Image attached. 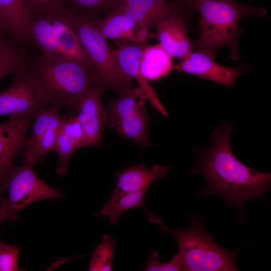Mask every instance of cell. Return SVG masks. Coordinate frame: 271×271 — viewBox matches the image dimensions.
I'll use <instances>...</instances> for the list:
<instances>
[{
  "mask_svg": "<svg viewBox=\"0 0 271 271\" xmlns=\"http://www.w3.org/2000/svg\"><path fill=\"white\" fill-rule=\"evenodd\" d=\"M192 224L179 230L165 226L162 220L150 212L147 217L149 222L158 225L162 233L171 234L177 241L178 254L184 270L234 271L238 270L236 258L240 249L229 250L221 247L205 227L203 218L187 214Z\"/></svg>",
  "mask_w": 271,
  "mask_h": 271,
  "instance_id": "cell-3",
  "label": "cell"
},
{
  "mask_svg": "<svg viewBox=\"0 0 271 271\" xmlns=\"http://www.w3.org/2000/svg\"><path fill=\"white\" fill-rule=\"evenodd\" d=\"M20 249L0 240V271H18Z\"/></svg>",
  "mask_w": 271,
  "mask_h": 271,
  "instance_id": "cell-27",
  "label": "cell"
},
{
  "mask_svg": "<svg viewBox=\"0 0 271 271\" xmlns=\"http://www.w3.org/2000/svg\"><path fill=\"white\" fill-rule=\"evenodd\" d=\"M148 189L120 194H112L101 209L94 214L96 217L107 216L110 225L116 224L120 216L125 211L135 208L143 209L145 214L149 210L144 204Z\"/></svg>",
  "mask_w": 271,
  "mask_h": 271,
  "instance_id": "cell-21",
  "label": "cell"
},
{
  "mask_svg": "<svg viewBox=\"0 0 271 271\" xmlns=\"http://www.w3.org/2000/svg\"><path fill=\"white\" fill-rule=\"evenodd\" d=\"M176 71L189 73L232 87L240 72L237 68L218 64L212 54L201 50L192 52L174 65Z\"/></svg>",
  "mask_w": 271,
  "mask_h": 271,
  "instance_id": "cell-13",
  "label": "cell"
},
{
  "mask_svg": "<svg viewBox=\"0 0 271 271\" xmlns=\"http://www.w3.org/2000/svg\"><path fill=\"white\" fill-rule=\"evenodd\" d=\"M63 120L59 112L53 118L50 127L40 139L33 150L28 155L23 156V159L36 163L42 161L47 154L53 151Z\"/></svg>",
  "mask_w": 271,
  "mask_h": 271,
  "instance_id": "cell-24",
  "label": "cell"
},
{
  "mask_svg": "<svg viewBox=\"0 0 271 271\" xmlns=\"http://www.w3.org/2000/svg\"><path fill=\"white\" fill-rule=\"evenodd\" d=\"M28 65L29 59L18 43L0 38V80Z\"/></svg>",
  "mask_w": 271,
  "mask_h": 271,
  "instance_id": "cell-22",
  "label": "cell"
},
{
  "mask_svg": "<svg viewBox=\"0 0 271 271\" xmlns=\"http://www.w3.org/2000/svg\"><path fill=\"white\" fill-rule=\"evenodd\" d=\"M147 100L145 92L139 86L120 94L119 97L111 101L106 108L107 125L140 145L149 144Z\"/></svg>",
  "mask_w": 271,
  "mask_h": 271,
  "instance_id": "cell-8",
  "label": "cell"
},
{
  "mask_svg": "<svg viewBox=\"0 0 271 271\" xmlns=\"http://www.w3.org/2000/svg\"><path fill=\"white\" fill-rule=\"evenodd\" d=\"M181 7L168 0H118L109 11L121 13L148 30L162 20L180 14Z\"/></svg>",
  "mask_w": 271,
  "mask_h": 271,
  "instance_id": "cell-12",
  "label": "cell"
},
{
  "mask_svg": "<svg viewBox=\"0 0 271 271\" xmlns=\"http://www.w3.org/2000/svg\"><path fill=\"white\" fill-rule=\"evenodd\" d=\"M7 32L6 26L4 19L0 14V38L3 37L4 32Z\"/></svg>",
  "mask_w": 271,
  "mask_h": 271,
  "instance_id": "cell-30",
  "label": "cell"
},
{
  "mask_svg": "<svg viewBox=\"0 0 271 271\" xmlns=\"http://www.w3.org/2000/svg\"><path fill=\"white\" fill-rule=\"evenodd\" d=\"M115 242L108 234H104L101 242L95 247L89 263L90 271L112 270V261Z\"/></svg>",
  "mask_w": 271,
  "mask_h": 271,
  "instance_id": "cell-25",
  "label": "cell"
},
{
  "mask_svg": "<svg viewBox=\"0 0 271 271\" xmlns=\"http://www.w3.org/2000/svg\"><path fill=\"white\" fill-rule=\"evenodd\" d=\"M94 27L106 40H127L130 42H145L148 38V30L131 18L121 13L109 11L102 19L90 17Z\"/></svg>",
  "mask_w": 271,
  "mask_h": 271,
  "instance_id": "cell-16",
  "label": "cell"
},
{
  "mask_svg": "<svg viewBox=\"0 0 271 271\" xmlns=\"http://www.w3.org/2000/svg\"><path fill=\"white\" fill-rule=\"evenodd\" d=\"M31 119L9 118L0 123V186L4 191L13 162L24 148Z\"/></svg>",
  "mask_w": 271,
  "mask_h": 271,
  "instance_id": "cell-14",
  "label": "cell"
},
{
  "mask_svg": "<svg viewBox=\"0 0 271 271\" xmlns=\"http://www.w3.org/2000/svg\"><path fill=\"white\" fill-rule=\"evenodd\" d=\"M32 68L49 103L58 108H77L84 93L97 85L94 69L71 59L41 55Z\"/></svg>",
  "mask_w": 271,
  "mask_h": 271,
  "instance_id": "cell-4",
  "label": "cell"
},
{
  "mask_svg": "<svg viewBox=\"0 0 271 271\" xmlns=\"http://www.w3.org/2000/svg\"><path fill=\"white\" fill-rule=\"evenodd\" d=\"M143 269L146 271H179L184 270V267L178 253L175 254L169 262L163 263L159 261L157 251L153 250Z\"/></svg>",
  "mask_w": 271,
  "mask_h": 271,
  "instance_id": "cell-28",
  "label": "cell"
},
{
  "mask_svg": "<svg viewBox=\"0 0 271 271\" xmlns=\"http://www.w3.org/2000/svg\"><path fill=\"white\" fill-rule=\"evenodd\" d=\"M116 47L112 49L113 55L122 72L128 78L135 79L145 92L148 100L163 115L168 116L167 110L160 102L156 93L143 76L141 63L143 54L148 44L123 40L116 41Z\"/></svg>",
  "mask_w": 271,
  "mask_h": 271,
  "instance_id": "cell-11",
  "label": "cell"
},
{
  "mask_svg": "<svg viewBox=\"0 0 271 271\" xmlns=\"http://www.w3.org/2000/svg\"><path fill=\"white\" fill-rule=\"evenodd\" d=\"M35 163L24 159L23 164L13 166L7 176L5 190L8 196L0 201V223L16 220L19 212L36 201L63 198L62 192L41 180L33 170Z\"/></svg>",
  "mask_w": 271,
  "mask_h": 271,
  "instance_id": "cell-7",
  "label": "cell"
},
{
  "mask_svg": "<svg viewBox=\"0 0 271 271\" xmlns=\"http://www.w3.org/2000/svg\"><path fill=\"white\" fill-rule=\"evenodd\" d=\"M191 9L201 15L200 35L195 43L196 50L215 55L227 47L231 57L238 60V40L241 30L238 25L242 18L251 15L264 18L266 10L239 3L236 0H194Z\"/></svg>",
  "mask_w": 271,
  "mask_h": 271,
  "instance_id": "cell-2",
  "label": "cell"
},
{
  "mask_svg": "<svg viewBox=\"0 0 271 271\" xmlns=\"http://www.w3.org/2000/svg\"><path fill=\"white\" fill-rule=\"evenodd\" d=\"M154 33H149L148 38H155L171 56L181 60L193 51L181 14L173 15L160 21Z\"/></svg>",
  "mask_w": 271,
  "mask_h": 271,
  "instance_id": "cell-15",
  "label": "cell"
},
{
  "mask_svg": "<svg viewBox=\"0 0 271 271\" xmlns=\"http://www.w3.org/2000/svg\"><path fill=\"white\" fill-rule=\"evenodd\" d=\"M118 0H65L69 5L70 9L77 13L89 17L90 14L104 11L106 12L112 8Z\"/></svg>",
  "mask_w": 271,
  "mask_h": 271,
  "instance_id": "cell-26",
  "label": "cell"
},
{
  "mask_svg": "<svg viewBox=\"0 0 271 271\" xmlns=\"http://www.w3.org/2000/svg\"><path fill=\"white\" fill-rule=\"evenodd\" d=\"M0 14L11 40L18 44L31 41L32 12L29 0H0Z\"/></svg>",
  "mask_w": 271,
  "mask_h": 271,
  "instance_id": "cell-17",
  "label": "cell"
},
{
  "mask_svg": "<svg viewBox=\"0 0 271 271\" xmlns=\"http://www.w3.org/2000/svg\"><path fill=\"white\" fill-rule=\"evenodd\" d=\"M179 2L181 3L184 5H187L188 7L191 8L192 4L194 0H177Z\"/></svg>",
  "mask_w": 271,
  "mask_h": 271,
  "instance_id": "cell-31",
  "label": "cell"
},
{
  "mask_svg": "<svg viewBox=\"0 0 271 271\" xmlns=\"http://www.w3.org/2000/svg\"><path fill=\"white\" fill-rule=\"evenodd\" d=\"M67 12L80 41L92 62L97 85L104 89H113L119 94L132 88L133 80L122 72L112 49L94 27L90 17L68 8Z\"/></svg>",
  "mask_w": 271,
  "mask_h": 271,
  "instance_id": "cell-6",
  "label": "cell"
},
{
  "mask_svg": "<svg viewBox=\"0 0 271 271\" xmlns=\"http://www.w3.org/2000/svg\"><path fill=\"white\" fill-rule=\"evenodd\" d=\"M232 129L233 124L228 123L212 132L211 147L200 157L191 172L206 180V186L197 194L199 197L219 196L227 205L235 207L242 223L246 219L244 202L261 199L269 191L271 175L252 170L236 158L229 143Z\"/></svg>",
  "mask_w": 271,
  "mask_h": 271,
  "instance_id": "cell-1",
  "label": "cell"
},
{
  "mask_svg": "<svg viewBox=\"0 0 271 271\" xmlns=\"http://www.w3.org/2000/svg\"><path fill=\"white\" fill-rule=\"evenodd\" d=\"M65 0H29L32 15L43 14L65 6Z\"/></svg>",
  "mask_w": 271,
  "mask_h": 271,
  "instance_id": "cell-29",
  "label": "cell"
},
{
  "mask_svg": "<svg viewBox=\"0 0 271 271\" xmlns=\"http://www.w3.org/2000/svg\"><path fill=\"white\" fill-rule=\"evenodd\" d=\"M59 108L51 105L49 108L41 110L35 115L32 126V134L26 141L24 149L21 152L23 156L29 154L45 134L50 127L54 116L59 112Z\"/></svg>",
  "mask_w": 271,
  "mask_h": 271,
  "instance_id": "cell-23",
  "label": "cell"
},
{
  "mask_svg": "<svg viewBox=\"0 0 271 271\" xmlns=\"http://www.w3.org/2000/svg\"><path fill=\"white\" fill-rule=\"evenodd\" d=\"M29 34L31 41L40 48L41 55L71 59L94 69L73 26L67 7L33 16Z\"/></svg>",
  "mask_w": 271,
  "mask_h": 271,
  "instance_id": "cell-5",
  "label": "cell"
},
{
  "mask_svg": "<svg viewBox=\"0 0 271 271\" xmlns=\"http://www.w3.org/2000/svg\"><path fill=\"white\" fill-rule=\"evenodd\" d=\"M169 167L156 165L151 168L140 163L118 172L112 194H120L144 189H149L157 179H164Z\"/></svg>",
  "mask_w": 271,
  "mask_h": 271,
  "instance_id": "cell-18",
  "label": "cell"
},
{
  "mask_svg": "<svg viewBox=\"0 0 271 271\" xmlns=\"http://www.w3.org/2000/svg\"><path fill=\"white\" fill-rule=\"evenodd\" d=\"M104 88L95 85L80 98L77 116L84 135V146H99L102 134L107 125V109L102 103Z\"/></svg>",
  "mask_w": 271,
  "mask_h": 271,
  "instance_id": "cell-10",
  "label": "cell"
},
{
  "mask_svg": "<svg viewBox=\"0 0 271 271\" xmlns=\"http://www.w3.org/2000/svg\"><path fill=\"white\" fill-rule=\"evenodd\" d=\"M84 141L83 131L77 116L62 120L53 149L58 157V174L67 172L72 155L77 149L84 147Z\"/></svg>",
  "mask_w": 271,
  "mask_h": 271,
  "instance_id": "cell-19",
  "label": "cell"
},
{
  "mask_svg": "<svg viewBox=\"0 0 271 271\" xmlns=\"http://www.w3.org/2000/svg\"><path fill=\"white\" fill-rule=\"evenodd\" d=\"M3 192H4L3 189L2 187L0 186V201H1V198H2L1 194Z\"/></svg>",
  "mask_w": 271,
  "mask_h": 271,
  "instance_id": "cell-32",
  "label": "cell"
},
{
  "mask_svg": "<svg viewBox=\"0 0 271 271\" xmlns=\"http://www.w3.org/2000/svg\"><path fill=\"white\" fill-rule=\"evenodd\" d=\"M172 58L159 44L145 48L141 63V71L147 81H157L168 76L174 69Z\"/></svg>",
  "mask_w": 271,
  "mask_h": 271,
  "instance_id": "cell-20",
  "label": "cell"
},
{
  "mask_svg": "<svg viewBox=\"0 0 271 271\" xmlns=\"http://www.w3.org/2000/svg\"><path fill=\"white\" fill-rule=\"evenodd\" d=\"M49 102L29 65L15 73L10 85L0 92V116L33 118Z\"/></svg>",
  "mask_w": 271,
  "mask_h": 271,
  "instance_id": "cell-9",
  "label": "cell"
}]
</instances>
